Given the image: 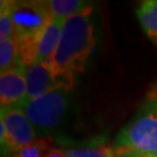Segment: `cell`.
<instances>
[{
  "instance_id": "e0dca14e",
  "label": "cell",
  "mask_w": 157,
  "mask_h": 157,
  "mask_svg": "<svg viewBox=\"0 0 157 157\" xmlns=\"http://www.w3.org/2000/svg\"><path fill=\"white\" fill-rule=\"evenodd\" d=\"M149 102H151L154 105H156L157 106V86H155L151 91H150V93L148 94V100Z\"/></svg>"
},
{
  "instance_id": "8fae6325",
  "label": "cell",
  "mask_w": 157,
  "mask_h": 157,
  "mask_svg": "<svg viewBox=\"0 0 157 157\" xmlns=\"http://www.w3.org/2000/svg\"><path fill=\"white\" fill-rule=\"evenodd\" d=\"M63 152L65 157H115L114 148L105 144L100 139L92 141L89 144L67 148Z\"/></svg>"
},
{
  "instance_id": "3957f363",
  "label": "cell",
  "mask_w": 157,
  "mask_h": 157,
  "mask_svg": "<svg viewBox=\"0 0 157 157\" xmlns=\"http://www.w3.org/2000/svg\"><path fill=\"white\" fill-rule=\"evenodd\" d=\"M115 147L154 155L157 152V106L149 101L118 134Z\"/></svg>"
},
{
  "instance_id": "ac0fdd59",
  "label": "cell",
  "mask_w": 157,
  "mask_h": 157,
  "mask_svg": "<svg viewBox=\"0 0 157 157\" xmlns=\"http://www.w3.org/2000/svg\"><path fill=\"white\" fill-rule=\"evenodd\" d=\"M151 156L152 157H157V152H156V154H154V155H151Z\"/></svg>"
},
{
  "instance_id": "4fadbf2b",
  "label": "cell",
  "mask_w": 157,
  "mask_h": 157,
  "mask_svg": "<svg viewBox=\"0 0 157 157\" xmlns=\"http://www.w3.org/2000/svg\"><path fill=\"white\" fill-rule=\"evenodd\" d=\"M14 36L15 30L12 19L11 1L2 0L0 6V41H6Z\"/></svg>"
},
{
  "instance_id": "2e32d148",
  "label": "cell",
  "mask_w": 157,
  "mask_h": 157,
  "mask_svg": "<svg viewBox=\"0 0 157 157\" xmlns=\"http://www.w3.org/2000/svg\"><path fill=\"white\" fill-rule=\"evenodd\" d=\"M44 157H65V155H64L63 150H61V149L51 148V149H49V150L47 151Z\"/></svg>"
},
{
  "instance_id": "52a82bcc",
  "label": "cell",
  "mask_w": 157,
  "mask_h": 157,
  "mask_svg": "<svg viewBox=\"0 0 157 157\" xmlns=\"http://www.w3.org/2000/svg\"><path fill=\"white\" fill-rule=\"evenodd\" d=\"M27 78V100L36 99L59 86L52 76L47 63H35L26 69ZM26 100V101H27Z\"/></svg>"
},
{
  "instance_id": "ba28073f",
  "label": "cell",
  "mask_w": 157,
  "mask_h": 157,
  "mask_svg": "<svg viewBox=\"0 0 157 157\" xmlns=\"http://www.w3.org/2000/svg\"><path fill=\"white\" fill-rule=\"evenodd\" d=\"M64 20L50 17L43 29L37 35L36 43V61L35 63H44L56 50L62 35Z\"/></svg>"
},
{
  "instance_id": "277c9868",
  "label": "cell",
  "mask_w": 157,
  "mask_h": 157,
  "mask_svg": "<svg viewBox=\"0 0 157 157\" xmlns=\"http://www.w3.org/2000/svg\"><path fill=\"white\" fill-rule=\"evenodd\" d=\"M37 132L20 105L0 108L1 155H13L37 139Z\"/></svg>"
},
{
  "instance_id": "7a4b0ae2",
  "label": "cell",
  "mask_w": 157,
  "mask_h": 157,
  "mask_svg": "<svg viewBox=\"0 0 157 157\" xmlns=\"http://www.w3.org/2000/svg\"><path fill=\"white\" fill-rule=\"evenodd\" d=\"M70 91V87L59 85L36 99L27 100L21 106L37 135H51L65 124L71 107Z\"/></svg>"
},
{
  "instance_id": "9a60e30c",
  "label": "cell",
  "mask_w": 157,
  "mask_h": 157,
  "mask_svg": "<svg viewBox=\"0 0 157 157\" xmlns=\"http://www.w3.org/2000/svg\"><path fill=\"white\" fill-rule=\"evenodd\" d=\"M114 154L115 157H152L151 155H147L128 148H119V147H114Z\"/></svg>"
},
{
  "instance_id": "9c48e42d",
  "label": "cell",
  "mask_w": 157,
  "mask_h": 157,
  "mask_svg": "<svg viewBox=\"0 0 157 157\" xmlns=\"http://www.w3.org/2000/svg\"><path fill=\"white\" fill-rule=\"evenodd\" d=\"M136 17L147 37L157 45V0L143 1L136 10Z\"/></svg>"
},
{
  "instance_id": "7c38bea8",
  "label": "cell",
  "mask_w": 157,
  "mask_h": 157,
  "mask_svg": "<svg viewBox=\"0 0 157 157\" xmlns=\"http://www.w3.org/2000/svg\"><path fill=\"white\" fill-rule=\"evenodd\" d=\"M19 45L17 36L6 41H0V72H5L17 65Z\"/></svg>"
},
{
  "instance_id": "5b68a950",
  "label": "cell",
  "mask_w": 157,
  "mask_h": 157,
  "mask_svg": "<svg viewBox=\"0 0 157 157\" xmlns=\"http://www.w3.org/2000/svg\"><path fill=\"white\" fill-rule=\"evenodd\" d=\"M11 12L17 37L39 35L50 17L44 1H11Z\"/></svg>"
},
{
  "instance_id": "8992f818",
  "label": "cell",
  "mask_w": 157,
  "mask_h": 157,
  "mask_svg": "<svg viewBox=\"0 0 157 157\" xmlns=\"http://www.w3.org/2000/svg\"><path fill=\"white\" fill-rule=\"evenodd\" d=\"M26 69L20 64L5 72H0V102L1 107L20 105L27 100Z\"/></svg>"
},
{
  "instance_id": "30bf717a",
  "label": "cell",
  "mask_w": 157,
  "mask_h": 157,
  "mask_svg": "<svg viewBox=\"0 0 157 157\" xmlns=\"http://www.w3.org/2000/svg\"><path fill=\"white\" fill-rule=\"evenodd\" d=\"M45 6L50 17L65 20L90 7L89 1L84 0H47Z\"/></svg>"
},
{
  "instance_id": "6da1fadb",
  "label": "cell",
  "mask_w": 157,
  "mask_h": 157,
  "mask_svg": "<svg viewBox=\"0 0 157 157\" xmlns=\"http://www.w3.org/2000/svg\"><path fill=\"white\" fill-rule=\"evenodd\" d=\"M91 6L64 20L62 35L54 55L45 61L59 84L72 89L75 75L84 71L95 44Z\"/></svg>"
},
{
  "instance_id": "5bb4252c",
  "label": "cell",
  "mask_w": 157,
  "mask_h": 157,
  "mask_svg": "<svg viewBox=\"0 0 157 157\" xmlns=\"http://www.w3.org/2000/svg\"><path fill=\"white\" fill-rule=\"evenodd\" d=\"M48 150H49V147L47 141L36 140L33 143L23 147L22 149L14 152L12 157H44Z\"/></svg>"
}]
</instances>
